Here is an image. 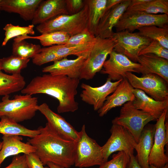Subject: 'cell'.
<instances>
[{
	"mask_svg": "<svg viewBox=\"0 0 168 168\" xmlns=\"http://www.w3.org/2000/svg\"><path fill=\"white\" fill-rule=\"evenodd\" d=\"M167 112L168 109H165L155 124L154 142L148 162L150 165L157 167H162L168 163V157L165 151V146L168 143L166 135L165 123Z\"/></svg>",
	"mask_w": 168,
	"mask_h": 168,
	"instance_id": "cell-13",
	"label": "cell"
},
{
	"mask_svg": "<svg viewBox=\"0 0 168 168\" xmlns=\"http://www.w3.org/2000/svg\"><path fill=\"white\" fill-rule=\"evenodd\" d=\"M42 0H2L1 10L19 14L25 21L32 20Z\"/></svg>",
	"mask_w": 168,
	"mask_h": 168,
	"instance_id": "cell-24",
	"label": "cell"
},
{
	"mask_svg": "<svg viewBox=\"0 0 168 168\" xmlns=\"http://www.w3.org/2000/svg\"><path fill=\"white\" fill-rule=\"evenodd\" d=\"M70 36L67 33L61 31H54L42 34L37 36H30L27 35L20 36L13 40H21L26 39L39 40L41 44L44 46H51L55 45L66 44Z\"/></svg>",
	"mask_w": 168,
	"mask_h": 168,
	"instance_id": "cell-29",
	"label": "cell"
},
{
	"mask_svg": "<svg viewBox=\"0 0 168 168\" xmlns=\"http://www.w3.org/2000/svg\"><path fill=\"white\" fill-rule=\"evenodd\" d=\"M137 62L141 66L138 70L139 73L156 74L168 83V60L153 54H148L139 56Z\"/></svg>",
	"mask_w": 168,
	"mask_h": 168,
	"instance_id": "cell-21",
	"label": "cell"
},
{
	"mask_svg": "<svg viewBox=\"0 0 168 168\" xmlns=\"http://www.w3.org/2000/svg\"><path fill=\"white\" fill-rule=\"evenodd\" d=\"M26 157L27 163L30 168H49L48 166H44L41 161L35 153L26 155Z\"/></svg>",
	"mask_w": 168,
	"mask_h": 168,
	"instance_id": "cell-41",
	"label": "cell"
},
{
	"mask_svg": "<svg viewBox=\"0 0 168 168\" xmlns=\"http://www.w3.org/2000/svg\"><path fill=\"white\" fill-rule=\"evenodd\" d=\"M88 7L87 29L96 35L100 20L105 11L107 0H86Z\"/></svg>",
	"mask_w": 168,
	"mask_h": 168,
	"instance_id": "cell-26",
	"label": "cell"
},
{
	"mask_svg": "<svg viewBox=\"0 0 168 168\" xmlns=\"http://www.w3.org/2000/svg\"><path fill=\"white\" fill-rule=\"evenodd\" d=\"M95 43L81 68L79 79H93L102 69L108 56L113 50L115 43L112 38L103 39L96 36Z\"/></svg>",
	"mask_w": 168,
	"mask_h": 168,
	"instance_id": "cell-5",
	"label": "cell"
},
{
	"mask_svg": "<svg viewBox=\"0 0 168 168\" xmlns=\"http://www.w3.org/2000/svg\"><path fill=\"white\" fill-rule=\"evenodd\" d=\"M46 165H47V166L49 168H69L61 166L51 162L48 163Z\"/></svg>",
	"mask_w": 168,
	"mask_h": 168,
	"instance_id": "cell-45",
	"label": "cell"
},
{
	"mask_svg": "<svg viewBox=\"0 0 168 168\" xmlns=\"http://www.w3.org/2000/svg\"><path fill=\"white\" fill-rule=\"evenodd\" d=\"M34 25L32 24L25 26H15L10 23L6 24L3 28L5 31V36L2 46H5L9 40L13 38L28 34L34 35Z\"/></svg>",
	"mask_w": 168,
	"mask_h": 168,
	"instance_id": "cell-34",
	"label": "cell"
},
{
	"mask_svg": "<svg viewBox=\"0 0 168 168\" xmlns=\"http://www.w3.org/2000/svg\"><path fill=\"white\" fill-rule=\"evenodd\" d=\"M62 14L68 15L65 0H42L35 11L32 24L39 25Z\"/></svg>",
	"mask_w": 168,
	"mask_h": 168,
	"instance_id": "cell-19",
	"label": "cell"
},
{
	"mask_svg": "<svg viewBox=\"0 0 168 168\" xmlns=\"http://www.w3.org/2000/svg\"><path fill=\"white\" fill-rule=\"evenodd\" d=\"M148 54H153L168 60V49L155 40H152L148 46L140 51L138 56Z\"/></svg>",
	"mask_w": 168,
	"mask_h": 168,
	"instance_id": "cell-38",
	"label": "cell"
},
{
	"mask_svg": "<svg viewBox=\"0 0 168 168\" xmlns=\"http://www.w3.org/2000/svg\"><path fill=\"white\" fill-rule=\"evenodd\" d=\"M2 0H0V13L1 10V2Z\"/></svg>",
	"mask_w": 168,
	"mask_h": 168,
	"instance_id": "cell-48",
	"label": "cell"
},
{
	"mask_svg": "<svg viewBox=\"0 0 168 168\" xmlns=\"http://www.w3.org/2000/svg\"><path fill=\"white\" fill-rule=\"evenodd\" d=\"M38 128L40 133L27 142L35 147V153L43 165L51 162L69 168L74 165L77 142L63 138L47 123Z\"/></svg>",
	"mask_w": 168,
	"mask_h": 168,
	"instance_id": "cell-2",
	"label": "cell"
},
{
	"mask_svg": "<svg viewBox=\"0 0 168 168\" xmlns=\"http://www.w3.org/2000/svg\"><path fill=\"white\" fill-rule=\"evenodd\" d=\"M12 55L25 59L33 58L39 53L41 48L39 44L29 43L25 40H13Z\"/></svg>",
	"mask_w": 168,
	"mask_h": 168,
	"instance_id": "cell-33",
	"label": "cell"
},
{
	"mask_svg": "<svg viewBox=\"0 0 168 168\" xmlns=\"http://www.w3.org/2000/svg\"><path fill=\"white\" fill-rule=\"evenodd\" d=\"M154 120H156L154 116L137 109L133 101H128L123 105L119 115L115 117L112 123L128 130L137 143L144 127L150 122Z\"/></svg>",
	"mask_w": 168,
	"mask_h": 168,
	"instance_id": "cell-7",
	"label": "cell"
},
{
	"mask_svg": "<svg viewBox=\"0 0 168 168\" xmlns=\"http://www.w3.org/2000/svg\"><path fill=\"white\" fill-rule=\"evenodd\" d=\"M168 15L139 13L123 15L115 26L116 32L127 31L133 32L139 28L150 26H168Z\"/></svg>",
	"mask_w": 168,
	"mask_h": 168,
	"instance_id": "cell-11",
	"label": "cell"
},
{
	"mask_svg": "<svg viewBox=\"0 0 168 168\" xmlns=\"http://www.w3.org/2000/svg\"><path fill=\"white\" fill-rule=\"evenodd\" d=\"M30 59L22 58L13 55L0 58V66L2 71L11 75L21 74L26 68Z\"/></svg>",
	"mask_w": 168,
	"mask_h": 168,
	"instance_id": "cell-32",
	"label": "cell"
},
{
	"mask_svg": "<svg viewBox=\"0 0 168 168\" xmlns=\"http://www.w3.org/2000/svg\"><path fill=\"white\" fill-rule=\"evenodd\" d=\"M2 145L0 151V167L7 157L16 156L20 153L28 155L35 153L34 147L27 142L22 141L21 136L14 135H3Z\"/></svg>",
	"mask_w": 168,
	"mask_h": 168,
	"instance_id": "cell-20",
	"label": "cell"
},
{
	"mask_svg": "<svg viewBox=\"0 0 168 168\" xmlns=\"http://www.w3.org/2000/svg\"><path fill=\"white\" fill-rule=\"evenodd\" d=\"M151 0H131L129 7L140 5L150 1Z\"/></svg>",
	"mask_w": 168,
	"mask_h": 168,
	"instance_id": "cell-44",
	"label": "cell"
},
{
	"mask_svg": "<svg viewBox=\"0 0 168 168\" xmlns=\"http://www.w3.org/2000/svg\"><path fill=\"white\" fill-rule=\"evenodd\" d=\"M126 78L134 88L140 89L156 100L168 99L167 83L161 77L154 74L148 73L138 77L131 72H127Z\"/></svg>",
	"mask_w": 168,
	"mask_h": 168,
	"instance_id": "cell-8",
	"label": "cell"
},
{
	"mask_svg": "<svg viewBox=\"0 0 168 168\" xmlns=\"http://www.w3.org/2000/svg\"><path fill=\"white\" fill-rule=\"evenodd\" d=\"M2 142H0V151L2 148Z\"/></svg>",
	"mask_w": 168,
	"mask_h": 168,
	"instance_id": "cell-47",
	"label": "cell"
},
{
	"mask_svg": "<svg viewBox=\"0 0 168 168\" xmlns=\"http://www.w3.org/2000/svg\"><path fill=\"white\" fill-rule=\"evenodd\" d=\"M149 168H168V163L166 164L164 166L161 167H157L152 165H150Z\"/></svg>",
	"mask_w": 168,
	"mask_h": 168,
	"instance_id": "cell-46",
	"label": "cell"
},
{
	"mask_svg": "<svg viewBox=\"0 0 168 168\" xmlns=\"http://www.w3.org/2000/svg\"><path fill=\"white\" fill-rule=\"evenodd\" d=\"M123 80L112 82L108 78L104 84L96 87L82 83L81 99L83 101L92 105L94 110L98 111L103 106L107 97L114 92Z\"/></svg>",
	"mask_w": 168,
	"mask_h": 168,
	"instance_id": "cell-14",
	"label": "cell"
},
{
	"mask_svg": "<svg viewBox=\"0 0 168 168\" xmlns=\"http://www.w3.org/2000/svg\"><path fill=\"white\" fill-rule=\"evenodd\" d=\"M111 38L115 43L113 50L124 55L135 63L137 62L140 51L148 46L152 40L138 32L127 31L114 32Z\"/></svg>",
	"mask_w": 168,
	"mask_h": 168,
	"instance_id": "cell-9",
	"label": "cell"
},
{
	"mask_svg": "<svg viewBox=\"0 0 168 168\" xmlns=\"http://www.w3.org/2000/svg\"><path fill=\"white\" fill-rule=\"evenodd\" d=\"M131 0H124L119 4L105 11L97 29L96 36L103 39L111 37L115 27L129 6Z\"/></svg>",
	"mask_w": 168,
	"mask_h": 168,
	"instance_id": "cell-16",
	"label": "cell"
},
{
	"mask_svg": "<svg viewBox=\"0 0 168 168\" xmlns=\"http://www.w3.org/2000/svg\"><path fill=\"white\" fill-rule=\"evenodd\" d=\"M110 132V137L102 146L105 162L116 152H124L130 156L133 155L137 142L128 130L119 125L112 124Z\"/></svg>",
	"mask_w": 168,
	"mask_h": 168,
	"instance_id": "cell-10",
	"label": "cell"
},
{
	"mask_svg": "<svg viewBox=\"0 0 168 168\" xmlns=\"http://www.w3.org/2000/svg\"><path fill=\"white\" fill-rule=\"evenodd\" d=\"M66 7L68 15L76 14L83 8L85 1L82 0H65Z\"/></svg>",
	"mask_w": 168,
	"mask_h": 168,
	"instance_id": "cell-39",
	"label": "cell"
},
{
	"mask_svg": "<svg viewBox=\"0 0 168 168\" xmlns=\"http://www.w3.org/2000/svg\"><path fill=\"white\" fill-rule=\"evenodd\" d=\"M86 58L82 56L73 59L64 58L43 68L42 72L53 75H63L70 78H79L81 68Z\"/></svg>",
	"mask_w": 168,
	"mask_h": 168,
	"instance_id": "cell-18",
	"label": "cell"
},
{
	"mask_svg": "<svg viewBox=\"0 0 168 168\" xmlns=\"http://www.w3.org/2000/svg\"><path fill=\"white\" fill-rule=\"evenodd\" d=\"M109 56L100 72L108 75V78L111 81H117L126 78L127 72L138 73V70L141 67L139 63L132 61L124 55L114 50Z\"/></svg>",
	"mask_w": 168,
	"mask_h": 168,
	"instance_id": "cell-12",
	"label": "cell"
},
{
	"mask_svg": "<svg viewBox=\"0 0 168 168\" xmlns=\"http://www.w3.org/2000/svg\"><path fill=\"white\" fill-rule=\"evenodd\" d=\"M130 156L124 152H118L113 155L111 160L104 162L98 168H127Z\"/></svg>",
	"mask_w": 168,
	"mask_h": 168,
	"instance_id": "cell-36",
	"label": "cell"
},
{
	"mask_svg": "<svg viewBox=\"0 0 168 168\" xmlns=\"http://www.w3.org/2000/svg\"><path fill=\"white\" fill-rule=\"evenodd\" d=\"M80 80L65 76L45 74L34 77L21 92L32 96L38 94L47 95L58 100V113L73 112L78 109V103L75 97Z\"/></svg>",
	"mask_w": 168,
	"mask_h": 168,
	"instance_id": "cell-1",
	"label": "cell"
},
{
	"mask_svg": "<svg viewBox=\"0 0 168 168\" xmlns=\"http://www.w3.org/2000/svg\"><path fill=\"white\" fill-rule=\"evenodd\" d=\"M127 168H142L138 164L136 156L133 155L130 156Z\"/></svg>",
	"mask_w": 168,
	"mask_h": 168,
	"instance_id": "cell-42",
	"label": "cell"
},
{
	"mask_svg": "<svg viewBox=\"0 0 168 168\" xmlns=\"http://www.w3.org/2000/svg\"><path fill=\"white\" fill-rule=\"evenodd\" d=\"M4 168H30L27 161L26 155H17L13 157L11 162Z\"/></svg>",
	"mask_w": 168,
	"mask_h": 168,
	"instance_id": "cell-40",
	"label": "cell"
},
{
	"mask_svg": "<svg viewBox=\"0 0 168 168\" xmlns=\"http://www.w3.org/2000/svg\"><path fill=\"white\" fill-rule=\"evenodd\" d=\"M52 50L60 59L70 55L87 57L89 54L78 47H68L64 45H55L50 46Z\"/></svg>",
	"mask_w": 168,
	"mask_h": 168,
	"instance_id": "cell-35",
	"label": "cell"
},
{
	"mask_svg": "<svg viewBox=\"0 0 168 168\" xmlns=\"http://www.w3.org/2000/svg\"><path fill=\"white\" fill-rule=\"evenodd\" d=\"M132 88L126 78L123 79L112 94L107 97L102 107L97 111L99 116L103 117L112 109L133 101L135 97Z\"/></svg>",
	"mask_w": 168,
	"mask_h": 168,
	"instance_id": "cell-17",
	"label": "cell"
},
{
	"mask_svg": "<svg viewBox=\"0 0 168 168\" xmlns=\"http://www.w3.org/2000/svg\"><path fill=\"white\" fill-rule=\"evenodd\" d=\"M46 118L47 123L57 133L63 138L77 142L80 137V132L75 129L65 119L52 111L46 103L37 107Z\"/></svg>",
	"mask_w": 168,
	"mask_h": 168,
	"instance_id": "cell-15",
	"label": "cell"
},
{
	"mask_svg": "<svg viewBox=\"0 0 168 168\" xmlns=\"http://www.w3.org/2000/svg\"><path fill=\"white\" fill-rule=\"evenodd\" d=\"M38 99L32 95H15L10 99L4 96L0 102V118L5 117L18 123L32 119L38 111Z\"/></svg>",
	"mask_w": 168,
	"mask_h": 168,
	"instance_id": "cell-4",
	"label": "cell"
},
{
	"mask_svg": "<svg viewBox=\"0 0 168 168\" xmlns=\"http://www.w3.org/2000/svg\"><path fill=\"white\" fill-rule=\"evenodd\" d=\"M79 132L74 165L79 168L100 165L105 162L102 146L88 135L85 124Z\"/></svg>",
	"mask_w": 168,
	"mask_h": 168,
	"instance_id": "cell-6",
	"label": "cell"
},
{
	"mask_svg": "<svg viewBox=\"0 0 168 168\" xmlns=\"http://www.w3.org/2000/svg\"><path fill=\"white\" fill-rule=\"evenodd\" d=\"M123 0H107L105 11L119 4L122 2Z\"/></svg>",
	"mask_w": 168,
	"mask_h": 168,
	"instance_id": "cell-43",
	"label": "cell"
},
{
	"mask_svg": "<svg viewBox=\"0 0 168 168\" xmlns=\"http://www.w3.org/2000/svg\"><path fill=\"white\" fill-rule=\"evenodd\" d=\"M21 74L9 75L3 73L0 66V96H3L21 91L26 85Z\"/></svg>",
	"mask_w": 168,
	"mask_h": 168,
	"instance_id": "cell-25",
	"label": "cell"
},
{
	"mask_svg": "<svg viewBox=\"0 0 168 168\" xmlns=\"http://www.w3.org/2000/svg\"><path fill=\"white\" fill-rule=\"evenodd\" d=\"M132 91L135 97L133 101L134 106L137 109L152 114L156 120L163 111L168 109V99L163 101H156L140 89L133 87Z\"/></svg>",
	"mask_w": 168,
	"mask_h": 168,
	"instance_id": "cell-22",
	"label": "cell"
},
{
	"mask_svg": "<svg viewBox=\"0 0 168 168\" xmlns=\"http://www.w3.org/2000/svg\"><path fill=\"white\" fill-rule=\"evenodd\" d=\"M139 13L168 15V0H151L140 5L128 7L123 15Z\"/></svg>",
	"mask_w": 168,
	"mask_h": 168,
	"instance_id": "cell-28",
	"label": "cell"
},
{
	"mask_svg": "<svg viewBox=\"0 0 168 168\" xmlns=\"http://www.w3.org/2000/svg\"><path fill=\"white\" fill-rule=\"evenodd\" d=\"M85 1L83 8L73 15L62 14L38 25L36 27L42 34L54 31L65 32L70 36L79 33L87 28L88 7Z\"/></svg>",
	"mask_w": 168,
	"mask_h": 168,
	"instance_id": "cell-3",
	"label": "cell"
},
{
	"mask_svg": "<svg viewBox=\"0 0 168 168\" xmlns=\"http://www.w3.org/2000/svg\"><path fill=\"white\" fill-rule=\"evenodd\" d=\"M138 30L140 35L157 41L168 49V27H160L150 26L139 28Z\"/></svg>",
	"mask_w": 168,
	"mask_h": 168,
	"instance_id": "cell-31",
	"label": "cell"
},
{
	"mask_svg": "<svg viewBox=\"0 0 168 168\" xmlns=\"http://www.w3.org/2000/svg\"><path fill=\"white\" fill-rule=\"evenodd\" d=\"M0 121V133L14 135L33 138L38 134L40 131L32 130L17 123L7 117H2Z\"/></svg>",
	"mask_w": 168,
	"mask_h": 168,
	"instance_id": "cell-27",
	"label": "cell"
},
{
	"mask_svg": "<svg viewBox=\"0 0 168 168\" xmlns=\"http://www.w3.org/2000/svg\"><path fill=\"white\" fill-rule=\"evenodd\" d=\"M60 60L50 47L41 48L40 52L32 58L33 64L40 66L45 63Z\"/></svg>",
	"mask_w": 168,
	"mask_h": 168,
	"instance_id": "cell-37",
	"label": "cell"
},
{
	"mask_svg": "<svg viewBox=\"0 0 168 168\" xmlns=\"http://www.w3.org/2000/svg\"><path fill=\"white\" fill-rule=\"evenodd\" d=\"M155 125L147 124L144 127L135 148L136 156L142 168H149L148 160L154 142Z\"/></svg>",
	"mask_w": 168,
	"mask_h": 168,
	"instance_id": "cell-23",
	"label": "cell"
},
{
	"mask_svg": "<svg viewBox=\"0 0 168 168\" xmlns=\"http://www.w3.org/2000/svg\"><path fill=\"white\" fill-rule=\"evenodd\" d=\"M96 39V36L87 28L79 33L70 36L64 45L68 47H78L89 54Z\"/></svg>",
	"mask_w": 168,
	"mask_h": 168,
	"instance_id": "cell-30",
	"label": "cell"
}]
</instances>
